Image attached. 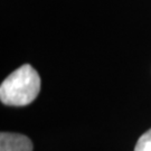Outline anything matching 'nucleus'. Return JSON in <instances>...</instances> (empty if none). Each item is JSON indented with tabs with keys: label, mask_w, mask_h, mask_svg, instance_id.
Instances as JSON below:
<instances>
[{
	"label": "nucleus",
	"mask_w": 151,
	"mask_h": 151,
	"mask_svg": "<svg viewBox=\"0 0 151 151\" xmlns=\"http://www.w3.org/2000/svg\"><path fill=\"white\" fill-rule=\"evenodd\" d=\"M40 77L32 65L26 64L14 70L0 86V100L6 105L25 106L37 97Z\"/></svg>",
	"instance_id": "nucleus-1"
},
{
	"label": "nucleus",
	"mask_w": 151,
	"mask_h": 151,
	"mask_svg": "<svg viewBox=\"0 0 151 151\" xmlns=\"http://www.w3.org/2000/svg\"><path fill=\"white\" fill-rule=\"evenodd\" d=\"M0 151H32V142L24 134L1 132Z\"/></svg>",
	"instance_id": "nucleus-2"
},
{
	"label": "nucleus",
	"mask_w": 151,
	"mask_h": 151,
	"mask_svg": "<svg viewBox=\"0 0 151 151\" xmlns=\"http://www.w3.org/2000/svg\"><path fill=\"white\" fill-rule=\"evenodd\" d=\"M134 151H151V129L145 132L139 138Z\"/></svg>",
	"instance_id": "nucleus-3"
}]
</instances>
